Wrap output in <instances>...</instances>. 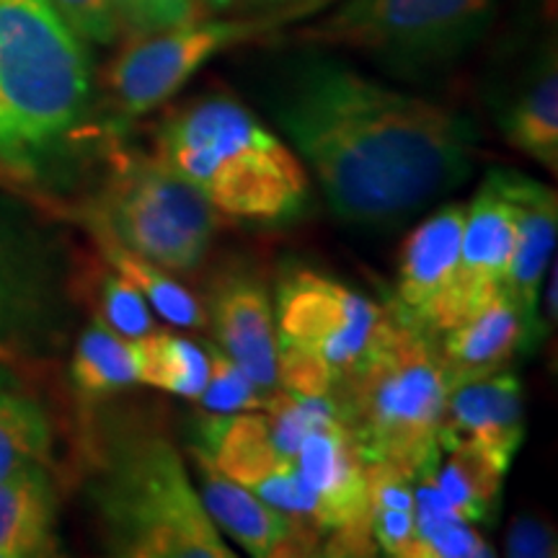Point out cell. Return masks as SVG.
<instances>
[{"label": "cell", "mask_w": 558, "mask_h": 558, "mask_svg": "<svg viewBox=\"0 0 558 558\" xmlns=\"http://www.w3.org/2000/svg\"><path fill=\"white\" fill-rule=\"evenodd\" d=\"M205 313L222 352L246 369L254 386L267 396L279 390L275 305L262 279L243 269L226 271L209 288Z\"/></svg>", "instance_id": "16"}, {"label": "cell", "mask_w": 558, "mask_h": 558, "mask_svg": "<svg viewBox=\"0 0 558 558\" xmlns=\"http://www.w3.org/2000/svg\"><path fill=\"white\" fill-rule=\"evenodd\" d=\"M271 305L277 347L324 367L337 393L373 360L396 326L393 313L375 300L305 267L282 275Z\"/></svg>", "instance_id": "8"}, {"label": "cell", "mask_w": 558, "mask_h": 558, "mask_svg": "<svg viewBox=\"0 0 558 558\" xmlns=\"http://www.w3.org/2000/svg\"><path fill=\"white\" fill-rule=\"evenodd\" d=\"M90 233L99 243L101 256L107 259L109 267L120 271L122 277H128L143 292L150 308H156L160 318L169 320L171 326H179V329H202L207 324V313L202 308L199 300L184 284H179L169 271L156 267V264L130 251L128 246H122L120 241L111 239L107 230L90 226Z\"/></svg>", "instance_id": "21"}, {"label": "cell", "mask_w": 558, "mask_h": 558, "mask_svg": "<svg viewBox=\"0 0 558 558\" xmlns=\"http://www.w3.org/2000/svg\"><path fill=\"white\" fill-rule=\"evenodd\" d=\"M70 378L83 399L90 401L135 386L137 369L130 339L109 329L101 318H94L75 344Z\"/></svg>", "instance_id": "23"}, {"label": "cell", "mask_w": 558, "mask_h": 558, "mask_svg": "<svg viewBox=\"0 0 558 558\" xmlns=\"http://www.w3.org/2000/svg\"><path fill=\"white\" fill-rule=\"evenodd\" d=\"M450 388L507 369L525 352V324L505 288L494 292L476 313L432 339Z\"/></svg>", "instance_id": "18"}, {"label": "cell", "mask_w": 558, "mask_h": 558, "mask_svg": "<svg viewBox=\"0 0 558 558\" xmlns=\"http://www.w3.org/2000/svg\"><path fill=\"white\" fill-rule=\"evenodd\" d=\"M448 393L435 341L396 320L373 360L339 388L337 401L367 465H386L418 481L442 458L439 424Z\"/></svg>", "instance_id": "5"}, {"label": "cell", "mask_w": 558, "mask_h": 558, "mask_svg": "<svg viewBox=\"0 0 558 558\" xmlns=\"http://www.w3.org/2000/svg\"><path fill=\"white\" fill-rule=\"evenodd\" d=\"M194 452L243 488H256L264 478L295 460L282 458L271 442L267 416L259 414H213L199 422V442Z\"/></svg>", "instance_id": "20"}, {"label": "cell", "mask_w": 558, "mask_h": 558, "mask_svg": "<svg viewBox=\"0 0 558 558\" xmlns=\"http://www.w3.org/2000/svg\"><path fill=\"white\" fill-rule=\"evenodd\" d=\"M275 24L279 13H235L202 16L150 34H128L104 70V88L120 114L143 117L171 101L209 60L275 29Z\"/></svg>", "instance_id": "9"}, {"label": "cell", "mask_w": 558, "mask_h": 558, "mask_svg": "<svg viewBox=\"0 0 558 558\" xmlns=\"http://www.w3.org/2000/svg\"><path fill=\"white\" fill-rule=\"evenodd\" d=\"M465 207L439 205L403 241L390 313L407 329L435 339L456 324L452 300L463 239Z\"/></svg>", "instance_id": "11"}, {"label": "cell", "mask_w": 558, "mask_h": 558, "mask_svg": "<svg viewBox=\"0 0 558 558\" xmlns=\"http://www.w3.org/2000/svg\"><path fill=\"white\" fill-rule=\"evenodd\" d=\"M525 439V399L509 369L452 386L439 424V450H465L507 476Z\"/></svg>", "instance_id": "12"}, {"label": "cell", "mask_w": 558, "mask_h": 558, "mask_svg": "<svg viewBox=\"0 0 558 558\" xmlns=\"http://www.w3.org/2000/svg\"><path fill=\"white\" fill-rule=\"evenodd\" d=\"M207 383L199 393V403L209 414H239V411H254L267 407L269 396L262 393L248 378L246 369L233 362L218 347H207Z\"/></svg>", "instance_id": "28"}, {"label": "cell", "mask_w": 558, "mask_h": 558, "mask_svg": "<svg viewBox=\"0 0 558 558\" xmlns=\"http://www.w3.org/2000/svg\"><path fill=\"white\" fill-rule=\"evenodd\" d=\"M52 422L45 407L16 388H0V481L26 465H47Z\"/></svg>", "instance_id": "27"}, {"label": "cell", "mask_w": 558, "mask_h": 558, "mask_svg": "<svg viewBox=\"0 0 558 558\" xmlns=\"http://www.w3.org/2000/svg\"><path fill=\"white\" fill-rule=\"evenodd\" d=\"M499 177L518 209L512 259H509L501 288L518 305L522 324H525V352H533L546 339L541 320V298L556 254L558 199L556 192L548 190L546 184L522 177L518 171H499Z\"/></svg>", "instance_id": "13"}, {"label": "cell", "mask_w": 558, "mask_h": 558, "mask_svg": "<svg viewBox=\"0 0 558 558\" xmlns=\"http://www.w3.org/2000/svg\"><path fill=\"white\" fill-rule=\"evenodd\" d=\"M271 120L341 222L393 228L465 184L476 124L313 50L267 94Z\"/></svg>", "instance_id": "1"}, {"label": "cell", "mask_w": 558, "mask_h": 558, "mask_svg": "<svg viewBox=\"0 0 558 558\" xmlns=\"http://www.w3.org/2000/svg\"><path fill=\"white\" fill-rule=\"evenodd\" d=\"M90 499L114 556L235 558L202 505L177 445L156 429L111 439Z\"/></svg>", "instance_id": "4"}, {"label": "cell", "mask_w": 558, "mask_h": 558, "mask_svg": "<svg viewBox=\"0 0 558 558\" xmlns=\"http://www.w3.org/2000/svg\"><path fill=\"white\" fill-rule=\"evenodd\" d=\"M514 226H518V209L505 190L499 171H492L465 207L456 300H452L456 324L476 313L494 292L501 290L512 259Z\"/></svg>", "instance_id": "15"}, {"label": "cell", "mask_w": 558, "mask_h": 558, "mask_svg": "<svg viewBox=\"0 0 558 558\" xmlns=\"http://www.w3.org/2000/svg\"><path fill=\"white\" fill-rule=\"evenodd\" d=\"M156 156L228 218L282 222L308 205V171L295 150L228 94L171 109L158 124Z\"/></svg>", "instance_id": "2"}, {"label": "cell", "mask_w": 558, "mask_h": 558, "mask_svg": "<svg viewBox=\"0 0 558 558\" xmlns=\"http://www.w3.org/2000/svg\"><path fill=\"white\" fill-rule=\"evenodd\" d=\"M58 554V492L47 465L0 481V558Z\"/></svg>", "instance_id": "19"}, {"label": "cell", "mask_w": 558, "mask_h": 558, "mask_svg": "<svg viewBox=\"0 0 558 558\" xmlns=\"http://www.w3.org/2000/svg\"><path fill=\"white\" fill-rule=\"evenodd\" d=\"M194 463H197L199 497L207 514L220 533L239 543L248 556L277 558L320 554L324 538L311 522L279 512L254 492L222 476L199 452H194Z\"/></svg>", "instance_id": "14"}, {"label": "cell", "mask_w": 558, "mask_h": 558, "mask_svg": "<svg viewBox=\"0 0 558 558\" xmlns=\"http://www.w3.org/2000/svg\"><path fill=\"white\" fill-rule=\"evenodd\" d=\"M497 124L514 150L558 173V60L554 39L543 41L497 104Z\"/></svg>", "instance_id": "17"}, {"label": "cell", "mask_w": 558, "mask_h": 558, "mask_svg": "<svg viewBox=\"0 0 558 558\" xmlns=\"http://www.w3.org/2000/svg\"><path fill=\"white\" fill-rule=\"evenodd\" d=\"M295 465L316 499V525L324 535L320 554L373 556L367 465L344 422L311 432L300 442Z\"/></svg>", "instance_id": "10"}, {"label": "cell", "mask_w": 558, "mask_h": 558, "mask_svg": "<svg viewBox=\"0 0 558 558\" xmlns=\"http://www.w3.org/2000/svg\"><path fill=\"white\" fill-rule=\"evenodd\" d=\"M137 383L166 390L181 399L197 401L207 383V349L169 331L153 329L145 337L130 339Z\"/></svg>", "instance_id": "22"}, {"label": "cell", "mask_w": 558, "mask_h": 558, "mask_svg": "<svg viewBox=\"0 0 558 558\" xmlns=\"http://www.w3.org/2000/svg\"><path fill=\"white\" fill-rule=\"evenodd\" d=\"M96 303H99L96 318H101L122 337L137 339L156 329L148 300L120 271H104L96 284Z\"/></svg>", "instance_id": "29"}, {"label": "cell", "mask_w": 558, "mask_h": 558, "mask_svg": "<svg viewBox=\"0 0 558 558\" xmlns=\"http://www.w3.org/2000/svg\"><path fill=\"white\" fill-rule=\"evenodd\" d=\"M556 530L546 520L533 518V514H522L512 520L509 527L505 554L512 558H554L558 554Z\"/></svg>", "instance_id": "32"}, {"label": "cell", "mask_w": 558, "mask_h": 558, "mask_svg": "<svg viewBox=\"0 0 558 558\" xmlns=\"http://www.w3.org/2000/svg\"><path fill=\"white\" fill-rule=\"evenodd\" d=\"M414 558H484L494 556L478 530L471 527L437 492L435 481L422 476L414 481Z\"/></svg>", "instance_id": "24"}, {"label": "cell", "mask_w": 558, "mask_h": 558, "mask_svg": "<svg viewBox=\"0 0 558 558\" xmlns=\"http://www.w3.org/2000/svg\"><path fill=\"white\" fill-rule=\"evenodd\" d=\"M90 60L50 0H0V163L37 171L78 124Z\"/></svg>", "instance_id": "3"}, {"label": "cell", "mask_w": 558, "mask_h": 558, "mask_svg": "<svg viewBox=\"0 0 558 558\" xmlns=\"http://www.w3.org/2000/svg\"><path fill=\"white\" fill-rule=\"evenodd\" d=\"M24 300V279L16 275L9 262L0 259V329L11 324Z\"/></svg>", "instance_id": "33"}, {"label": "cell", "mask_w": 558, "mask_h": 558, "mask_svg": "<svg viewBox=\"0 0 558 558\" xmlns=\"http://www.w3.org/2000/svg\"><path fill=\"white\" fill-rule=\"evenodd\" d=\"M90 226L169 275H190L213 248L220 213L156 153L135 150L111 169Z\"/></svg>", "instance_id": "7"}, {"label": "cell", "mask_w": 558, "mask_h": 558, "mask_svg": "<svg viewBox=\"0 0 558 558\" xmlns=\"http://www.w3.org/2000/svg\"><path fill=\"white\" fill-rule=\"evenodd\" d=\"M367 486L375 548L393 558H414V481L386 465H367Z\"/></svg>", "instance_id": "25"}, {"label": "cell", "mask_w": 558, "mask_h": 558, "mask_svg": "<svg viewBox=\"0 0 558 558\" xmlns=\"http://www.w3.org/2000/svg\"><path fill=\"white\" fill-rule=\"evenodd\" d=\"M205 3V9L209 13H222V11H235V9H243L246 3H259V0H202Z\"/></svg>", "instance_id": "34"}, {"label": "cell", "mask_w": 558, "mask_h": 558, "mask_svg": "<svg viewBox=\"0 0 558 558\" xmlns=\"http://www.w3.org/2000/svg\"><path fill=\"white\" fill-rule=\"evenodd\" d=\"M429 478L435 481L445 501L471 525H486L497 520L505 473L488 465L484 458L465 450H450L448 460L439 458Z\"/></svg>", "instance_id": "26"}, {"label": "cell", "mask_w": 558, "mask_h": 558, "mask_svg": "<svg viewBox=\"0 0 558 558\" xmlns=\"http://www.w3.org/2000/svg\"><path fill=\"white\" fill-rule=\"evenodd\" d=\"M117 16L128 34H150L209 16L202 0H114Z\"/></svg>", "instance_id": "30"}, {"label": "cell", "mask_w": 558, "mask_h": 558, "mask_svg": "<svg viewBox=\"0 0 558 558\" xmlns=\"http://www.w3.org/2000/svg\"><path fill=\"white\" fill-rule=\"evenodd\" d=\"M60 19L83 41L90 45H111L122 32L114 0H50Z\"/></svg>", "instance_id": "31"}, {"label": "cell", "mask_w": 558, "mask_h": 558, "mask_svg": "<svg viewBox=\"0 0 558 558\" xmlns=\"http://www.w3.org/2000/svg\"><path fill=\"white\" fill-rule=\"evenodd\" d=\"M501 0H341L292 34L308 50L354 52L401 78L469 54L497 21Z\"/></svg>", "instance_id": "6"}]
</instances>
